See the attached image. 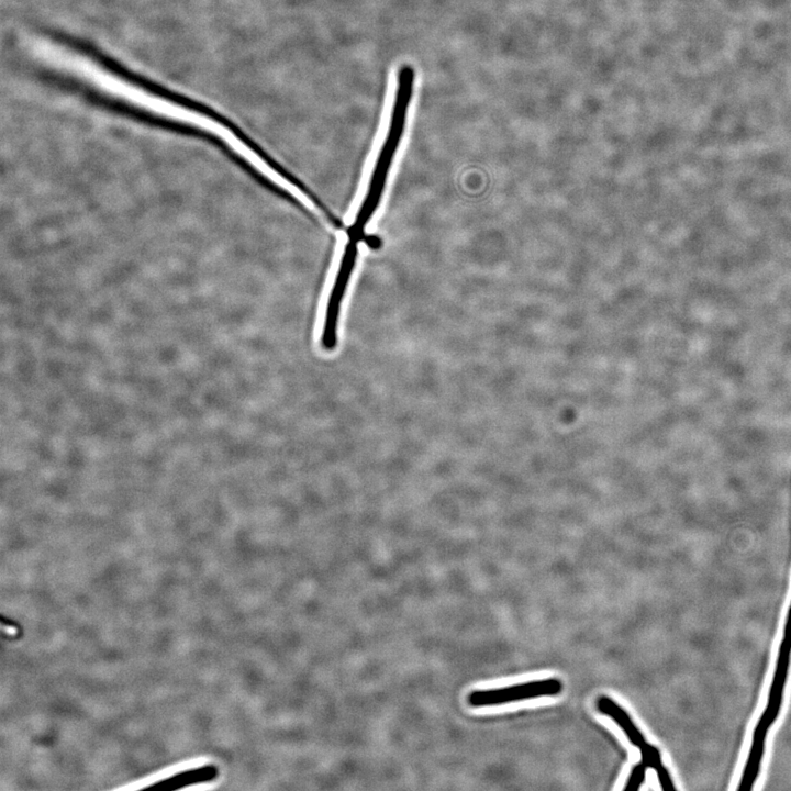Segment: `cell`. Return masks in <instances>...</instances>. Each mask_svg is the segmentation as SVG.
I'll list each match as a JSON object with an SVG mask.
<instances>
[{"mask_svg":"<svg viewBox=\"0 0 791 791\" xmlns=\"http://www.w3.org/2000/svg\"><path fill=\"white\" fill-rule=\"evenodd\" d=\"M646 765L642 761L637 762L631 770L626 784L625 791H636L640 788L646 776Z\"/></svg>","mask_w":791,"mask_h":791,"instance_id":"6","label":"cell"},{"mask_svg":"<svg viewBox=\"0 0 791 791\" xmlns=\"http://www.w3.org/2000/svg\"><path fill=\"white\" fill-rule=\"evenodd\" d=\"M414 76L412 66L404 64L399 68L388 133L380 148L363 203L353 224L347 229L349 241L359 243L365 238L366 225L380 203L389 170L403 135L412 99Z\"/></svg>","mask_w":791,"mask_h":791,"instance_id":"1","label":"cell"},{"mask_svg":"<svg viewBox=\"0 0 791 791\" xmlns=\"http://www.w3.org/2000/svg\"><path fill=\"white\" fill-rule=\"evenodd\" d=\"M357 255L358 243L348 239L326 304L321 335V346L325 352H332L337 346V327L341 305L356 265Z\"/></svg>","mask_w":791,"mask_h":791,"instance_id":"3","label":"cell"},{"mask_svg":"<svg viewBox=\"0 0 791 791\" xmlns=\"http://www.w3.org/2000/svg\"><path fill=\"white\" fill-rule=\"evenodd\" d=\"M562 690V683L556 678L535 680L500 689L477 690L468 697L471 706H491L509 702L556 695Z\"/></svg>","mask_w":791,"mask_h":791,"instance_id":"4","label":"cell"},{"mask_svg":"<svg viewBox=\"0 0 791 791\" xmlns=\"http://www.w3.org/2000/svg\"><path fill=\"white\" fill-rule=\"evenodd\" d=\"M216 773L218 771L214 766H207L181 772L180 775L174 776L165 781L152 784V787L168 790L178 789L201 781H210L216 777Z\"/></svg>","mask_w":791,"mask_h":791,"instance_id":"5","label":"cell"},{"mask_svg":"<svg viewBox=\"0 0 791 791\" xmlns=\"http://www.w3.org/2000/svg\"><path fill=\"white\" fill-rule=\"evenodd\" d=\"M597 709L600 713L611 717L624 732L628 740L639 749L642 754L640 761L644 762L647 768H653L656 771L661 789L675 790L676 787L670 773L661 761L660 751L655 746L646 742L644 735L632 721L627 712L615 701L605 695H602L597 700Z\"/></svg>","mask_w":791,"mask_h":791,"instance_id":"2","label":"cell"}]
</instances>
